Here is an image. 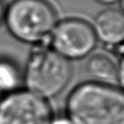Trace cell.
I'll use <instances>...</instances> for the list:
<instances>
[{
	"label": "cell",
	"instance_id": "cell-9",
	"mask_svg": "<svg viewBox=\"0 0 124 124\" xmlns=\"http://www.w3.org/2000/svg\"><path fill=\"white\" fill-rule=\"evenodd\" d=\"M52 124H73V123L70 121L68 118L64 116V117H59V118L54 117Z\"/></svg>",
	"mask_w": 124,
	"mask_h": 124
},
{
	"label": "cell",
	"instance_id": "cell-8",
	"mask_svg": "<svg viewBox=\"0 0 124 124\" xmlns=\"http://www.w3.org/2000/svg\"><path fill=\"white\" fill-rule=\"evenodd\" d=\"M21 83H23V77L17 65L8 59L0 58L1 93H7L19 89Z\"/></svg>",
	"mask_w": 124,
	"mask_h": 124
},
{
	"label": "cell",
	"instance_id": "cell-5",
	"mask_svg": "<svg viewBox=\"0 0 124 124\" xmlns=\"http://www.w3.org/2000/svg\"><path fill=\"white\" fill-rule=\"evenodd\" d=\"M49 46L68 61L88 57L98 40L92 24L78 17L59 20L49 39Z\"/></svg>",
	"mask_w": 124,
	"mask_h": 124
},
{
	"label": "cell",
	"instance_id": "cell-4",
	"mask_svg": "<svg viewBox=\"0 0 124 124\" xmlns=\"http://www.w3.org/2000/svg\"><path fill=\"white\" fill-rule=\"evenodd\" d=\"M54 117L50 101L24 88L0 98V124H52Z\"/></svg>",
	"mask_w": 124,
	"mask_h": 124
},
{
	"label": "cell",
	"instance_id": "cell-6",
	"mask_svg": "<svg viewBox=\"0 0 124 124\" xmlns=\"http://www.w3.org/2000/svg\"><path fill=\"white\" fill-rule=\"evenodd\" d=\"M98 42L117 48L124 41V15L119 8L109 7L98 13L92 24Z\"/></svg>",
	"mask_w": 124,
	"mask_h": 124
},
{
	"label": "cell",
	"instance_id": "cell-2",
	"mask_svg": "<svg viewBox=\"0 0 124 124\" xmlns=\"http://www.w3.org/2000/svg\"><path fill=\"white\" fill-rule=\"evenodd\" d=\"M58 21V14L48 0H12L3 19L15 39L35 46L48 45Z\"/></svg>",
	"mask_w": 124,
	"mask_h": 124
},
{
	"label": "cell",
	"instance_id": "cell-3",
	"mask_svg": "<svg viewBox=\"0 0 124 124\" xmlns=\"http://www.w3.org/2000/svg\"><path fill=\"white\" fill-rule=\"evenodd\" d=\"M72 70L70 61L48 45H35L22 72L24 89L50 101L69 84Z\"/></svg>",
	"mask_w": 124,
	"mask_h": 124
},
{
	"label": "cell",
	"instance_id": "cell-10",
	"mask_svg": "<svg viewBox=\"0 0 124 124\" xmlns=\"http://www.w3.org/2000/svg\"><path fill=\"white\" fill-rule=\"evenodd\" d=\"M6 4L4 0H0V23L3 22L4 16H5V11H6Z\"/></svg>",
	"mask_w": 124,
	"mask_h": 124
},
{
	"label": "cell",
	"instance_id": "cell-7",
	"mask_svg": "<svg viewBox=\"0 0 124 124\" xmlns=\"http://www.w3.org/2000/svg\"><path fill=\"white\" fill-rule=\"evenodd\" d=\"M86 70L93 81L111 84L115 82L119 87L123 86L124 70L121 56L118 61H115L106 53H92L88 56Z\"/></svg>",
	"mask_w": 124,
	"mask_h": 124
},
{
	"label": "cell",
	"instance_id": "cell-1",
	"mask_svg": "<svg viewBox=\"0 0 124 124\" xmlns=\"http://www.w3.org/2000/svg\"><path fill=\"white\" fill-rule=\"evenodd\" d=\"M65 117L73 124H124V93L111 83L87 81L65 100Z\"/></svg>",
	"mask_w": 124,
	"mask_h": 124
},
{
	"label": "cell",
	"instance_id": "cell-11",
	"mask_svg": "<svg viewBox=\"0 0 124 124\" xmlns=\"http://www.w3.org/2000/svg\"><path fill=\"white\" fill-rule=\"evenodd\" d=\"M97 2L102 4V5H106V6H112L115 4H118L121 2V0H96Z\"/></svg>",
	"mask_w": 124,
	"mask_h": 124
},
{
	"label": "cell",
	"instance_id": "cell-12",
	"mask_svg": "<svg viewBox=\"0 0 124 124\" xmlns=\"http://www.w3.org/2000/svg\"><path fill=\"white\" fill-rule=\"evenodd\" d=\"M2 95H3V94H2V93H1V92H0V98L2 97Z\"/></svg>",
	"mask_w": 124,
	"mask_h": 124
}]
</instances>
